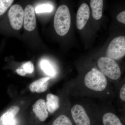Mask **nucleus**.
I'll use <instances>...</instances> for the list:
<instances>
[{
    "label": "nucleus",
    "instance_id": "obj_2",
    "mask_svg": "<svg viewBox=\"0 0 125 125\" xmlns=\"http://www.w3.org/2000/svg\"><path fill=\"white\" fill-rule=\"evenodd\" d=\"M84 81L87 88L97 92L104 90L107 84V80L105 75L94 68L85 75Z\"/></svg>",
    "mask_w": 125,
    "mask_h": 125
},
{
    "label": "nucleus",
    "instance_id": "obj_10",
    "mask_svg": "<svg viewBox=\"0 0 125 125\" xmlns=\"http://www.w3.org/2000/svg\"><path fill=\"white\" fill-rule=\"evenodd\" d=\"M20 111V108L14 105L0 116V125H9L13 121L14 119Z\"/></svg>",
    "mask_w": 125,
    "mask_h": 125
},
{
    "label": "nucleus",
    "instance_id": "obj_5",
    "mask_svg": "<svg viewBox=\"0 0 125 125\" xmlns=\"http://www.w3.org/2000/svg\"><path fill=\"white\" fill-rule=\"evenodd\" d=\"M24 11L20 5H14L10 9L8 16L11 27L16 30L20 29L22 27Z\"/></svg>",
    "mask_w": 125,
    "mask_h": 125
},
{
    "label": "nucleus",
    "instance_id": "obj_21",
    "mask_svg": "<svg viewBox=\"0 0 125 125\" xmlns=\"http://www.w3.org/2000/svg\"><path fill=\"white\" fill-rule=\"evenodd\" d=\"M120 98L122 101H125V84H124L121 88L120 93Z\"/></svg>",
    "mask_w": 125,
    "mask_h": 125
},
{
    "label": "nucleus",
    "instance_id": "obj_12",
    "mask_svg": "<svg viewBox=\"0 0 125 125\" xmlns=\"http://www.w3.org/2000/svg\"><path fill=\"white\" fill-rule=\"evenodd\" d=\"M46 105L48 112L53 113L60 107V99L53 94H48L46 97Z\"/></svg>",
    "mask_w": 125,
    "mask_h": 125
},
{
    "label": "nucleus",
    "instance_id": "obj_14",
    "mask_svg": "<svg viewBox=\"0 0 125 125\" xmlns=\"http://www.w3.org/2000/svg\"><path fill=\"white\" fill-rule=\"evenodd\" d=\"M104 125H123L118 117L112 113H105L103 117Z\"/></svg>",
    "mask_w": 125,
    "mask_h": 125
},
{
    "label": "nucleus",
    "instance_id": "obj_4",
    "mask_svg": "<svg viewBox=\"0 0 125 125\" xmlns=\"http://www.w3.org/2000/svg\"><path fill=\"white\" fill-rule=\"evenodd\" d=\"M125 55V37L120 36L115 38L108 47L106 56L112 60H118Z\"/></svg>",
    "mask_w": 125,
    "mask_h": 125
},
{
    "label": "nucleus",
    "instance_id": "obj_20",
    "mask_svg": "<svg viewBox=\"0 0 125 125\" xmlns=\"http://www.w3.org/2000/svg\"><path fill=\"white\" fill-rule=\"evenodd\" d=\"M117 19L120 22L125 24V11H122L117 16Z\"/></svg>",
    "mask_w": 125,
    "mask_h": 125
},
{
    "label": "nucleus",
    "instance_id": "obj_13",
    "mask_svg": "<svg viewBox=\"0 0 125 125\" xmlns=\"http://www.w3.org/2000/svg\"><path fill=\"white\" fill-rule=\"evenodd\" d=\"M90 6L92 10V15L94 19L99 20L102 16L103 1L102 0H91Z\"/></svg>",
    "mask_w": 125,
    "mask_h": 125
},
{
    "label": "nucleus",
    "instance_id": "obj_18",
    "mask_svg": "<svg viewBox=\"0 0 125 125\" xmlns=\"http://www.w3.org/2000/svg\"><path fill=\"white\" fill-rule=\"evenodd\" d=\"M53 7L51 5L43 4L38 6L35 9L36 13L51 12L52 11Z\"/></svg>",
    "mask_w": 125,
    "mask_h": 125
},
{
    "label": "nucleus",
    "instance_id": "obj_3",
    "mask_svg": "<svg viewBox=\"0 0 125 125\" xmlns=\"http://www.w3.org/2000/svg\"><path fill=\"white\" fill-rule=\"evenodd\" d=\"M98 64L101 72L111 79L116 80L120 77V68L114 60L102 57L99 59Z\"/></svg>",
    "mask_w": 125,
    "mask_h": 125
},
{
    "label": "nucleus",
    "instance_id": "obj_15",
    "mask_svg": "<svg viewBox=\"0 0 125 125\" xmlns=\"http://www.w3.org/2000/svg\"><path fill=\"white\" fill-rule=\"evenodd\" d=\"M40 64L42 69L47 75L50 76H54L55 75V70L49 62L44 60L41 62Z\"/></svg>",
    "mask_w": 125,
    "mask_h": 125
},
{
    "label": "nucleus",
    "instance_id": "obj_19",
    "mask_svg": "<svg viewBox=\"0 0 125 125\" xmlns=\"http://www.w3.org/2000/svg\"><path fill=\"white\" fill-rule=\"evenodd\" d=\"M22 66L26 74L32 73L34 71V66L31 62L29 61L25 62Z\"/></svg>",
    "mask_w": 125,
    "mask_h": 125
},
{
    "label": "nucleus",
    "instance_id": "obj_11",
    "mask_svg": "<svg viewBox=\"0 0 125 125\" xmlns=\"http://www.w3.org/2000/svg\"><path fill=\"white\" fill-rule=\"evenodd\" d=\"M50 77H43L33 81L29 86L30 90L32 93H41L46 92L48 89V81Z\"/></svg>",
    "mask_w": 125,
    "mask_h": 125
},
{
    "label": "nucleus",
    "instance_id": "obj_22",
    "mask_svg": "<svg viewBox=\"0 0 125 125\" xmlns=\"http://www.w3.org/2000/svg\"><path fill=\"white\" fill-rule=\"evenodd\" d=\"M16 72L19 75L21 76H25L26 74V72L24 71L23 69L22 66H21V67L18 68L16 70Z\"/></svg>",
    "mask_w": 125,
    "mask_h": 125
},
{
    "label": "nucleus",
    "instance_id": "obj_7",
    "mask_svg": "<svg viewBox=\"0 0 125 125\" xmlns=\"http://www.w3.org/2000/svg\"><path fill=\"white\" fill-rule=\"evenodd\" d=\"M24 11L23 22L25 29L29 31H33L35 29L36 24L34 7L31 5H28Z\"/></svg>",
    "mask_w": 125,
    "mask_h": 125
},
{
    "label": "nucleus",
    "instance_id": "obj_17",
    "mask_svg": "<svg viewBox=\"0 0 125 125\" xmlns=\"http://www.w3.org/2000/svg\"><path fill=\"white\" fill-rule=\"evenodd\" d=\"M13 1V0H0V16L4 14Z\"/></svg>",
    "mask_w": 125,
    "mask_h": 125
},
{
    "label": "nucleus",
    "instance_id": "obj_9",
    "mask_svg": "<svg viewBox=\"0 0 125 125\" xmlns=\"http://www.w3.org/2000/svg\"><path fill=\"white\" fill-rule=\"evenodd\" d=\"M32 111L39 120L42 122L46 121L49 115L46 101L42 99H38L34 104Z\"/></svg>",
    "mask_w": 125,
    "mask_h": 125
},
{
    "label": "nucleus",
    "instance_id": "obj_6",
    "mask_svg": "<svg viewBox=\"0 0 125 125\" xmlns=\"http://www.w3.org/2000/svg\"><path fill=\"white\" fill-rule=\"evenodd\" d=\"M72 116L76 125H90V121L83 107L76 104L72 108Z\"/></svg>",
    "mask_w": 125,
    "mask_h": 125
},
{
    "label": "nucleus",
    "instance_id": "obj_1",
    "mask_svg": "<svg viewBox=\"0 0 125 125\" xmlns=\"http://www.w3.org/2000/svg\"><path fill=\"white\" fill-rule=\"evenodd\" d=\"M71 18L69 8L62 5L58 7L54 18V27L57 33L60 36L66 35L69 30Z\"/></svg>",
    "mask_w": 125,
    "mask_h": 125
},
{
    "label": "nucleus",
    "instance_id": "obj_16",
    "mask_svg": "<svg viewBox=\"0 0 125 125\" xmlns=\"http://www.w3.org/2000/svg\"><path fill=\"white\" fill-rule=\"evenodd\" d=\"M52 125H73L68 117L64 115H61L55 119Z\"/></svg>",
    "mask_w": 125,
    "mask_h": 125
},
{
    "label": "nucleus",
    "instance_id": "obj_8",
    "mask_svg": "<svg viewBox=\"0 0 125 125\" xmlns=\"http://www.w3.org/2000/svg\"><path fill=\"white\" fill-rule=\"evenodd\" d=\"M90 11L88 6L86 3H83L78 9L76 16V27L81 30L85 26L89 19Z\"/></svg>",
    "mask_w": 125,
    "mask_h": 125
}]
</instances>
